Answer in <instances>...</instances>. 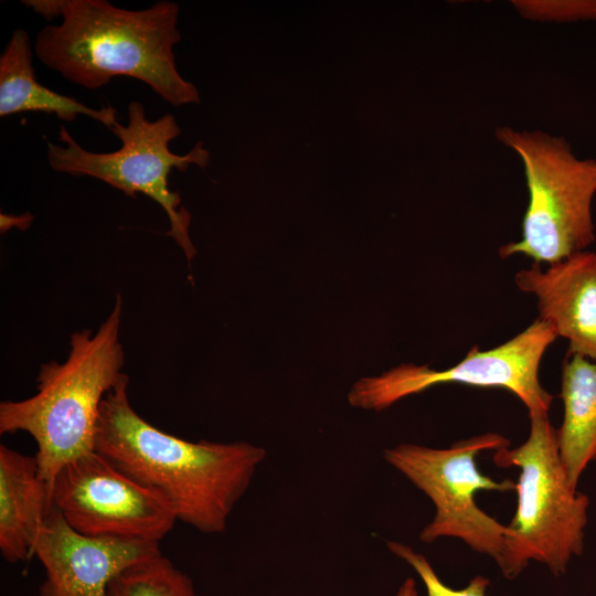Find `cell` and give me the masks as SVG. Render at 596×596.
I'll use <instances>...</instances> for the list:
<instances>
[{"instance_id":"cell-1","label":"cell","mask_w":596,"mask_h":596,"mask_svg":"<svg viewBox=\"0 0 596 596\" xmlns=\"http://www.w3.org/2000/svg\"><path fill=\"white\" fill-rule=\"evenodd\" d=\"M123 374L105 395L94 450L136 482L159 492L177 521L205 534L226 530L246 493L265 448L247 443L189 441L145 421L128 397Z\"/></svg>"},{"instance_id":"cell-2","label":"cell","mask_w":596,"mask_h":596,"mask_svg":"<svg viewBox=\"0 0 596 596\" xmlns=\"http://www.w3.org/2000/svg\"><path fill=\"white\" fill-rule=\"evenodd\" d=\"M60 17L58 25H46L35 38L34 53L47 68L87 89L129 76L172 106L200 103L198 88L175 65L177 3L127 10L106 0H61Z\"/></svg>"},{"instance_id":"cell-3","label":"cell","mask_w":596,"mask_h":596,"mask_svg":"<svg viewBox=\"0 0 596 596\" xmlns=\"http://www.w3.org/2000/svg\"><path fill=\"white\" fill-rule=\"evenodd\" d=\"M121 315L123 299L117 295L96 332L85 329L71 336L64 363L40 368L34 395L0 403V434L25 432L33 437L39 473L50 496L60 469L94 450L102 402L124 374Z\"/></svg>"},{"instance_id":"cell-4","label":"cell","mask_w":596,"mask_h":596,"mask_svg":"<svg viewBox=\"0 0 596 596\" xmlns=\"http://www.w3.org/2000/svg\"><path fill=\"white\" fill-rule=\"evenodd\" d=\"M494 137L521 160L529 193L522 237L501 245L500 257L547 265L586 251L595 241L596 158H578L565 137L540 129L500 126Z\"/></svg>"},{"instance_id":"cell-5","label":"cell","mask_w":596,"mask_h":596,"mask_svg":"<svg viewBox=\"0 0 596 596\" xmlns=\"http://www.w3.org/2000/svg\"><path fill=\"white\" fill-rule=\"evenodd\" d=\"M530 432L520 446L496 450L500 468L520 470L517 510L507 525L509 556L503 576L517 577L530 561L543 563L553 575L566 573L573 556L584 550L588 497L576 491L561 460L557 432L547 415H529Z\"/></svg>"},{"instance_id":"cell-6","label":"cell","mask_w":596,"mask_h":596,"mask_svg":"<svg viewBox=\"0 0 596 596\" xmlns=\"http://www.w3.org/2000/svg\"><path fill=\"white\" fill-rule=\"evenodd\" d=\"M128 124L116 123L109 130L121 141L111 152H92L81 147L64 126L58 140L64 146L47 142L50 167L73 175H89L135 198L142 193L156 201L167 213L170 228L167 235L174 238L190 260L195 248L189 235L190 213L181 205L179 192L168 187L172 169L184 172L190 164L204 169L210 152L198 142L187 155L170 151L169 143L181 134L174 116L166 114L149 120L141 103L128 105Z\"/></svg>"},{"instance_id":"cell-7","label":"cell","mask_w":596,"mask_h":596,"mask_svg":"<svg viewBox=\"0 0 596 596\" xmlns=\"http://www.w3.org/2000/svg\"><path fill=\"white\" fill-rule=\"evenodd\" d=\"M500 434L486 433L454 443L448 448L400 444L383 451L384 460L424 492L435 505L433 520L423 528L419 540L432 543L456 538L470 549L490 556L501 573L509 556V530L477 505L480 490L507 492L515 482L496 481L481 473L476 458L483 450L508 447Z\"/></svg>"},{"instance_id":"cell-8","label":"cell","mask_w":596,"mask_h":596,"mask_svg":"<svg viewBox=\"0 0 596 596\" xmlns=\"http://www.w3.org/2000/svg\"><path fill=\"white\" fill-rule=\"evenodd\" d=\"M556 338L547 323L536 319L496 348L481 351L473 345L449 369L401 364L379 376L362 377L351 387L348 401L353 407L381 412L435 385L459 383L508 390L525 405L529 415H547L553 395L543 389L539 369L544 352Z\"/></svg>"},{"instance_id":"cell-9","label":"cell","mask_w":596,"mask_h":596,"mask_svg":"<svg viewBox=\"0 0 596 596\" xmlns=\"http://www.w3.org/2000/svg\"><path fill=\"white\" fill-rule=\"evenodd\" d=\"M66 523L87 536L162 540L177 518L167 500L93 450L65 464L51 491Z\"/></svg>"},{"instance_id":"cell-10","label":"cell","mask_w":596,"mask_h":596,"mask_svg":"<svg viewBox=\"0 0 596 596\" xmlns=\"http://www.w3.org/2000/svg\"><path fill=\"white\" fill-rule=\"evenodd\" d=\"M159 553L157 541L83 535L52 504L34 547L45 571L39 596H107L116 575Z\"/></svg>"},{"instance_id":"cell-11","label":"cell","mask_w":596,"mask_h":596,"mask_svg":"<svg viewBox=\"0 0 596 596\" xmlns=\"http://www.w3.org/2000/svg\"><path fill=\"white\" fill-rule=\"evenodd\" d=\"M538 301L540 320L568 341V354L596 361V252L574 253L542 268L533 263L514 276Z\"/></svg>"},{"instance_id":"cell-12","label":"cell","mask_w":596,"mask_h":596,"mask_svg":"<svg viewBox=\"0 0 596 596\" xmlns=\"http://www.w3.org/2000/svg\"><path fill=\"white\" fill-rule=\"evenodd\" d=\"M52 507L35 456L0 445V552L12 564L28 561Z\"/></svg>"},{"instance_id":"cell-13","label":"cell","mask_w":596,"mask_h":596,"mask_svg":"<svg viewBox=\"0 0 596 596\" xmlns=\"http://www.w3.org/2000/svg\"><path fill=\"white\" fill-rule=\"evenodd\" d=\"M31 40L25 30L13 31L0 56V116L40 111L55 114L61 120L73 121L88 116L110 129L117 121V109L107 105L91 108L75 98L56 93L36 81Z\"/></svg>"},{"instance_id":"cell-14","label":"cell","mask_w":596,"mask_h":596,"mask_svg":"<svg viewBox=\"0 0 596 596\" xmlns=\"http://www.w3.org/2000/svg\"><path fill=\"white\" fill-rule=\"evenodd\" d=\"M560 397L564 413L556 429L558 451L567 479L576 488L583 471L596 459V361L568 354Z\"/></svg>"},{"instance_id":"cell-15","label":"cell","mask_w":596,"mask_h":596,"mask_svg":"<svg viewBox=\"0 0 596 596\" xmlns=\"http://www.w3.org/2000/svg\"><path fill=\"white\" fill-rule=\"evenodd\" d=\"M107 596H201L191 577L159 553L116 575Z\"/></svg>"},{"instance_id":"cell-16","label":"cell","mask_w":596,"mask_h":596,"mask_svg":"<svg viewBox=\"0 0 596 596\" xmlns=\"http://www.w3.org/2000/svg\"><path fill=\"white\" fill-rule=\"evenodd\" d=\"M524 19L547 23L596 21V0H512Z\"/></svg>"},{"instance_id":"cell-17","label":"cell","mask_w":596,"mask_h":596,"mask_svg":"<svg viewBox=\"0 0 596 596\" xmlns=\"http://www.w3.org/2000/svg\"><path fill=\"white\" fill-rule=\"evenodd\" d=\"M387 549L397 557L405 561L418 574L426 588L427 596H486L490 581L481 575L475 576L461 589H454L445 585L437 576L428 560L414 551L409 545L389 541Z\"/></svg>"},{"instance_id":"cell-18","label":"cell","mask_w":596,"mask_h":596,"mask_svg":"<svg viewBox=\"0 0 596 596\" xmlns=\"http://www.w3.org/2000/svg\"><path fill=\"white\" fill-rule=\"evenodd\" d=\"M33 220L31 214H25L23 216H9L1 214V231H6L11 226H17L19 228H26Z\"/></svg>"},{"instance_id":"cell-19","label":"cell","mask_w":596,"mask_h":596,"mask_svg":"<svg viewBox=\"0 0 596 596\" xmlns=\"http://www.w3.org/2000/svg\"><path fill=\"white\" fill-rule=\"evenodd\" d=\"M395 596H418L414 578L407 577L400 586Z\"/></svg>"}]
</instances>
